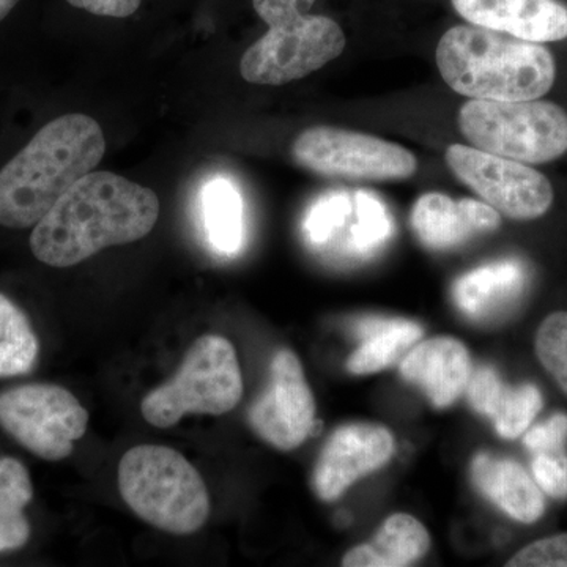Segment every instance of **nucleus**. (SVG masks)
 Segmentation results:
<instances>
[{
    "mask_svg": "<svg viewBox=\"0 0 567 567\" xmlns=\"http://www.w3.org/2000/svg\"><path fill=\"white\" fill-rule=\"evenodd\" d=\"M158 196L121 175L92 171L32 227L29 246L39 262L69 268L110 246L147 237L159 218Z\"/></svg>",
    "mask_w": 567,
    "mask_h": 567,
    "instance_id": "nucleus-1",
    "label": "nucleus"
},
{
    "mask_svg": "<svg viewBox=\"0 0 567 567\" xmlns=\"http://www.w3.org/2000/svg\"><path fill=\"white\" fill-rule=\"evenodd\" d=\"M104 152L102 126L89 115L63 114L43 123L0 163V227L32 229L99 166Z\"/></svg>",
    "mask_w": 567,
    "mask_h": 567,
    "instance_id": "nucleus-2",
    "label": "nucleus"
},
{
    "mask_svg": "<svg viewBox=\"0 0 567 567\" xmlns=\"http://www.w3.org/2000/svg\"><path fill=\"white\" fill-rule=\"evenodd\" d=\"M435 58L443 81L470 100H539L557 80V63L543 43L480 25L451 28Z\"/></svg>",
    "mask_w": 567,
    "mask_h": 567,
    "instance_id": "nucleus-3",
    "label": "nucleus"
},
{
    "mask_svg": "<svg viewBox=\"0 0 567 567\" xmlns=\"http://www.w3.org/2000/svg\"><path fill=\"white\" fill-rule=\"evenodd\" d=\"M316 0H252L268 32L245 52L244 80L259 85H284L322 69L342 54L341 25L323 14H309Z\"/></svg>",
    "mask_w": 567,
    "mask_h": 567,
    "instance_id": "nucleus-4",
    "label": "nucleus"
},
{
    "mask_svg": "<svg viewBox=\"0 0 567 567\" xmlns=\"http://www.w3.org/2000/svg\"><path fill=\"white\" fill-rule=\"evenodd\" d=\"M118 491L137 517L171 535L199 532L210 495L188 458L169 446H134L118 465Z\"/></svg>",
    "mask_w": 567,
    "mask_h": 567,
    "instance_id": "nucleus-5",
    "label": "nucleus"
},
{
    "mask_svg": "<svg viewBox=\"0 0 567 567\" xmlns=\"http://www.w3.org/2000/svg\"><path fill=\"white\" fill-rule=\"evenodd\" d=\"M244 395V379L229 339L207 334L183 358L177 374L145 395L144 420L155 427H173L185 415L229 413Z\"/></svg>",
    "mask_w": 567,
    "mask_h": 567,
    "instance_id": "nucleus-6",
    "label": "nucleus"
},
{
    "mask_svg": "<svg viewBox=\"0 0 567 567\" xmlns=\"http://www.w3.org/2000/svg\"><path fill=\"white\" fill-rule=\"evenodd\" d=\"M457 123L473 147L516 162L550 163L567 152V114L551 102L470 100Z\"/></svg>",
    "mask_w": 567,
    "mask_h": 567,
    "instance_id": "nucleus-7",
    "label": "nucleus"
},
{
    "mask_svg": "<svg viewBox=\"0 0 567 567\" xmlns=\"http://www.w3.org/2000/svg\"><path fill=\"white\" fill-rule=\"evenodd\" d=\"M292 153L305 169L342 181H405L417 169L416 156L401 145L333 126L305 130L295 140Z\"/></svg>",
    "mask_w": 567,
    "mask_h": 567,
    "instance_id": "nucleus-8",
    "label": "nucleus"
},
{
    "mask_svg": "<svg viewBox=\"0 0 567 567\" xmlns=\"http://www.w3.org/2000/svg\"><path fill=\"white\" fill-rule=\"evenodd\" d=\"M89 413L65 388L24 385L0 394V425L44 461H62L87 431Z\"/></svg>",
    "mask_w": 567,
    "mask_h": 567,
    "instance_id": "nucleus-9",
    "label": "nucleus"
},
{
    "mask_svg": "<svg viewBox=\"0 0 567 567\" xmlns=\"http://www.w3.org/2000/svg\"><path fill=\"white\" fill-rule=\"evenodd\" d=\"M445 158L458 181L514 221L540 218L554 204L551 183L528 164L462 144L450 145Z\"/></svg>",
    "mask_w": 567,
    "mask_h": 567,
    "instance_id": "nucleus-10",
    "label": "nucleus"
},
{
    "mask_svg": "<svg viewBox=\"0 0 567 567\" xmlns=\"http://www.w3.org/2000/svg\"><path fill=\"white\" fill-rule=\"evenodd\" d=\"M249 424L264 442L290 451L317 434L316 401L303 365L289 349L279 350L270 364V382L249 409Z\"/></svg>",
    "mask_w": 567,
    "mask_h": 567,
    "instance_id": "nucleus-11",
    "label": "nucleus"
},
{
    "mask_svg": "<svg viewBox=\"0 0 567 567\" xmlns=\"http://www.w3.org/2000/svg\"><path fill=\"white\" fill-rule=\"evenodd\" d=\"M393 454L394 436L383 425H342L324 443L312 488L322 502H334L358 480L386 465Z\"/></svg>",
    "mask_w": 567,
    "mask_h": 567,
    "instance_id": "nucleus-12",
    "label": "nucleus"
},
{
    "mask_svg": "<svg viewBox=\"0 0 567 567\" xmlns=\"http://www.w3.org/2000/svg\"><path fill=\"white\" fill-rule=\"evenodd\" d=\"M468 24L516 39L550 43L567 39V7L561 0H451Z\"/></svg>",
    "mask_w": 567,
    "mask_h": 567,
    "instance_id": "nucleus-13",
    "label": "nucleus"
},
{
    "mask_svg": "<svg viewBox=\"0 0 567 567\" xmlns=\"http://www.w3.org/2000/svg\"><path fill=\"white\" fill-rule=\"evenodd\" d=\"M412 226L421 244L434 251H447L480 235L495 233L502 226V215L481 200H454L446 194L427 193L413 207Z\"/></svg>",
    "mask_w": 567,
    "mask_h": 567,
    "instance_id": "nucleus-14",
    "label": "nucleus"
},
{
    "mask_svg": "<svg viewBox=\"0 0 567 567\" xmlns=\"http://www.w3.org/2000/svg\"><path fill=\"white\" fill-rule=\"evenodd\" d=\"M473 363L468 349L454 338L417 342L401 361V375L424 391L436 409H446L465 393Z\"/></svg>",
    "mask_w": 567,
    "mask_h": 567,
    "instance_id": "nucleus-15",
    "label": "nucleus"
},
{
    "mask_svg": "<svg viewBox=\"0 0 567 567\" xmlns=\"http://www.w3.org/2000/svg\"><path fill=\"white\" fill-rule=\"evenodd\" d=\"M470 405L491 417L496 434L514 440L524 435L543 410V394L532 383L507 386L491 365H480L466 385Z\"/></svg>",
    "mask_w": 567,
    "mask_h": 567,
    "instance_id": "nucleus-16",
    "label": "nucleus"
},
{
    "mask_svg": "<svg viewBox=\"0 0 567 567\" xmlns=\"http://www.w3.org/2000/svg\"><path fill=\"white\" fill-rule=\"evenodd\" d=\"M470 473L477 491L514 520L535 524L544 516V492L516 461L481 453Z\"/></svg>",
    "mask_w": 567,
    "mask_h": 567,
    "instance_id": "nucleus-17",
    "label": "nucleus"
},
{
    "mask_svg": "<svg viewBox=\"0 0 567 567\" xmlns=\"http://www.w3.org/2000/svg\"><path fill=\"white\" fill-rule=\"evenodd\" d=\"M527 274L517 260H502L462 276L453 287L454 303L475 322L502 316L524 292Z\"/></svg>",
    "mask_w": 567,
    "mask_h": 567,
    "instance_id": "nucleus-18",
    "label": "nucleus"
},
{
    "mask_svg": "<svg viewBox=\"0 0 567 567\" xmlns=\"http://www.w3.org/2000/svg\"><path fill=\"white\" fill-rule=\"evenodd\" d=\"M360 347L347 360V369L354 375L375 374L390 368L423 338V328L405 319L371 316L353 324Z\"/></svg>",
    "mask_w": 567,
    "mask_h": 567,
    "instance_id": "nucleus-19",
    "label": "nucleus"
},
{
    "mask_svg": "<svg viewBox=\"0 0 567 567\" xmlns=\"http://www.w3.org/2000/svg\"><path fill=\"white\" fill-rule=\"evenodd\" d=\"M431 548L427 529L409 514H393L368 544L350 548L346 567H404L415 565Z\"/></svg>",
    "mask_w": 567,
    "mask_h": 567,
    "instance_id": "nucleus-20",
    "label": "nucleus"
},
{
    "mask_svg": "<svg viewBox=\"0 0 567 567\" xmlns=\"http://www.w3.org/2000/svg\"><path fill=\"white\" fill-rule=\"evenodd\" d=\"M205 233L213 248L224 256H234L244 245V199L229 178L215 177L205 183L203 194Z\"/></svg>",
    "mask_w": 567,
    "mask_h": 567,
    "instance_id": "nucleus-21",
    "label": "nucleus"
},
{
    "mask_svg": "<svg viewBox=\"0 0 567 567\" xmlns=\"http://www.w3.org/2000/svg\"><path fill=\"white\" fill-rule=\"evenodd\" d=\"M39 357V339L24 312L0 293V379L31 372Z\"/></svg>",
    "mask_w": 567,
    "mask_h": 567,
    "instance_id": "nucleus-22",
    "label": "nucleus"
},
{
    "mask_svg": "<svg viewBox=\"0 0 567 567\" xmlns=\"http://www.w3.org/2000/svg\"><path fill=\"white\" fill-rule=\"evenodd\" d=\"M354 215L357 221L350 230V249L358 256H368L390 238L393 223L383 204L364 192L354 197Z\"/></svg>",
    "mask_w": 567,
    "mask_h": 567,
    "instance_id": "nucleus-23",
    "label": "nucleus"
},
{
    "mask_svg": "<svg viewBox=\"0 0 567 567\" xmlns=\"http://www.w3.org/2000/svg\"><path fill=\"white\" fill-rule=\"evenodd\" d=\"M350 215H352V204L347 194H324L306 215L303 223L306 240L316 248H327L342 233Z\"/></svg>",
    "mask_w": 567,
    "mask_h": 567,
    "instance_id": "nucleus-24",
    "label": "nucleus"
},
{
    "mask_svg": "<svg viewBox=\"0 0 567 567\" xmlns=\"http://www.w3.org/2000/svg\"><path fill=\"white\" fill-rule=\"evenodd\" d=\"M535 349L539 363L567 395V311L554 312L539 324Z\"/></svg>",
    "mask_w": 567,
    "mask_h": 567,
    "instance_id": "nucleus-25",
    "label": "nucleus"
},
{
    "mask_svg": "<svg viewBox=\"0 0 567 567\" xmlns=\"http://www.w3.org/2000/svg\"><path fill=\"white\" fill-rule=\"evenodd\" d=\"M32 496L28 468L17 458L0 457V514L22 513Z\"/></svg>",
    "mask_w": 567,
    "mask_h": 567,
    "instance_id": "nucleus-26",
    "label": "nucleus"
},
{
    "mask_svg": "<svg viewBox=\"0 0 567 567\" xmlns=\"http://www.w3.org/2000/svg\"><path fill=\"white\" fill-rule=\"evenodd\" d=\"M509 567H567V533L537 539L507 561Z\"/></svg>",
    "mask_w": 567,
    "mask_h": 567,
    "instance_id": "nucleus-27",
    "label": "nucleus"
},
{
    "mask_svg": "<svg viewBox=\"0 0 567 567\" xmlns=\"http://www.w3.org/2000/svg\"><path fill=\"white\" fill-rule=\"evenodd\" d=\"M533 480L544 494L551 498H567V454L544 453L533 454Z\"/></svg>",
    "mask_w": 567,
    "mask_h": 567,
    "instance_id": "nucleus-28",
    "label": "nucleus"
},
{
    "mask_svg": "<svg viewBox=\"0 0 567 567\" xmlns=\"http://www.w3.org/2000/svg\"><path fill=\"white\" fill-rule=\"evenodd\" d=\"M567 415L557 413L544 423L529 425L525 432L524 445L532 454L561 453L566 451Z\"/></svg>",
    "mask_w": 567,
    "mask_h": 567,
    "instance_id": "nucleus-29",
    "label": "nucleus"
},
{
    "mask_svg": "<svg viewBox=\"0 0 567 567\" xmlns=\"http://www.w3.org/2000/svg\"><path fill=\"white\" fill-rule=\"evenodd\" d=\"M73 9L87 11L95 17L128 18L140 10L142 0H65Z\"/></svg>",
    "mask_w": 567,
    "mask_h": 567,
    "instance_id": "nucleus-30",
    "label": "nucleus"
},
{
    "mask_svg": "<svg viewBox=\"0 0 567 567\" xmlns=\"http://www.w3.org/2000/svg\"><path fill=\"white\" fill-rule=\"evenodd\" d=\"M31 525L24 513L0 514V551L17 550L28 544Z\"/></svg>",
    "mask_w": 567,
    "mask_h": 567,
    "instance_id": "nucleus-31",
    "label": "nucleus"
},
{
    "mask_svg": "<svg viewBox=\"0 0 567 567\" xmlns=\"http://www.w3.org/2000/svg\"><path fill=\"white\" fill-rule=\"evenodd\" d=\"M24 0H0V28L7 24Z\"/></svg>",
    "mask_w": 567,
    "mask_h": 567,
    "instance_id": "nucleus-32",
    "label": "nucleus"
}]
</instances>
